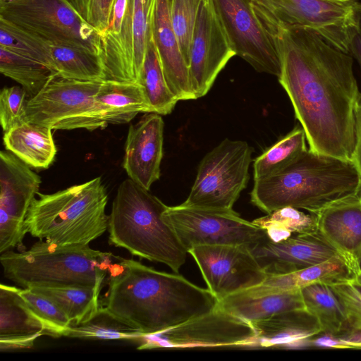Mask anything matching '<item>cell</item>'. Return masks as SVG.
<instances>
[{"instance_id": "cell-9", "label": "cell", "mask_w": 361, "mask_h": 361, "mask_svg": "<svg viewBox=\"0 0 361 361\" xmlns=\"http://www.w3.org/2000/svg\"><path fill=\"white\" fill-rule=\"evenodd\" d=\"M262 24L310 30L348 54L357 26L353 4L341 0H248Z\"/></svg>"}, {"instance_id": "cell-38", "label": "cell", "mask_w": 361, "mask_h": 361, "mask_svg": "<svg viewBox=\"0 0 361 361\" xmlns=\"http://www.w3.org/2000/svg\"><path fill=\"white\" fill-rule=\"evenodd\" d=\"M328 285L343 306L350 331L361 332V270Z\"/></svg>"}, {"instance_id": "cell-47", "label": "cell", "mask_w": 361, "mask_h": 361, "mask_svg": "<svg viewBox=\"0 0 361 361\" xmlns=\"http://www.w3.org/2000/svg\"><path fill=\"white\" fill-rule=\"evenodd\" d=\"M341 1H355L356 0H341Z\"/></svg>"}, {"instance_id": "cell-46", "label": "cell", "mask_w": 361, "mask_h": 361, "mask_svg": "<svg viewBox=\"0 0 361 361\" xmlns=\"http://www.w3.org/2000/svg\"><path fill=\"white\" fill-rule=\"evenodd\" d=\"M201 1H205V2H209V1H212V0H201Z\"/></svg>"}, {"instance_id": "cell-33", "label": "cell", "mask_w": 361, "mask_h": 361, "mask_svg": "<svg viewBox=\"0 0 361 361\" xmlns=\"http://www.w3.org/2000/svg\"><path fill=\"white\" fill-rule=\"evenodd\" d=\"M50 45L59 76L80 81L104 80V68L99 56L78 48Z\"/></svg>"}, {"instance_id": "cell-30", "label": "cell", "mask_w": 361, "mask_h": 361, "mask_svg": "<svg viewBox=\"0 0 361 361\" xmlns=\"http://www.w3.org/2000/svg\"><path fill=\"white\" fill-rule=\"evenodd\" d=\"M0 71L4 76L22 86L27 99L36 95L53 78L58 75L45 64L1 47Z\"/></svg>"}, {"instance_id": "cell-17", "label": "cell", "mask_w": 361, "mask_h": 361, "mask_svg": "<svg viewBox=\"0 0 361 361\" xmlns=\"http://www.w3.org/2000/svg\"><path fill=\"white\" fill-rule=\"evenodd\" d=\"M236 55L255 70L279 77L281 63L272 38L248 0H213Z\"/></svg>"}, {"instance_id": "cell-21", "label": "cell", "mask_w": 361, "mask_h": 361, "mask_svg": "<svg viewBox=\"0 0 361 361\" xmlns=\"http://www.w3.org/2000/svg\"><path fill=\"white\" fill-rule=\"evenodd\" d=\"M20 289L0 285V349L30 348L37 338L58 337L55 331L40 319L20 295Z\"/></svg>"}, {"instance_id": "cell-42", "label": "cell", "mask_w": 361, "mask_h": 361, "mask_svg": "<svg viewBox=\"0 0 361 361\" xmlns=\"http://www.w3.org/2000/svg\"><path fill=\"white\" fill-rule=\"evenodd\" d=\"M355 142L352 162L354 164L361 178V93L355 106Z\"/></svg>"}, {"instance_id": "cell-16", "label": "cell", "mask_w": 361, "mask_h": 361, "mask_svg": "<svg viewBox=\"0 0 361 361\" xmlns=\"http://www.w3.org/2000/svg\"><path fill=\"white\" fill-rule=\"evenodd\" d=\"M236 53L213 0L201 1L188 63L196 99L206 95L217 75Z\"/></svg>"}, {"instance_id": "cell-39", "label": "cell", "mask_w": 361, "mask_h": 361, "mask_svg": "<svg viewBox=\"0 0 361 361\" xmlns=\"http://www.w3.org/2000/svg\"><path fill=\"white\" fill-rule=\"evenodd\" d=\"M20 295L30 308L55 331L58 337L63 336L71 322L53 300L32 288H20Z\"/></svg>"}, {"instance_id": "cell-2", "label": "cell", "mask_w": 361, "mask_h": 361, "mask_svg": "<svg viewBox=\"0 0 361 361\" xmlns=\"http://www.w3.org/2000/svg\"><path fill=\"white\" fill-rule=\"evenodd\" d=\"M109 268L103 307L112 316L140 331L157 334L215 309L216 298L183 276L157 271L118 257Z\"/></svg>"}, {"instance_id": "cell-4", "label": "cell", "mask_w": 361, "mask_h": 361, "mask_svg": "<svg viewBox=\"0 0 361 361\" xmlns=\"http://www.w3.org/2000/svg\"><path fill=\"white\" fill-rule=\"evenodd\" d=\"M161 200L129 178L119 185L109 215V241L133 255L163 263L178 273L188 253L162 214Z\"/></svg>"}, {"instance_id": "cell-10", "label": "cell", "mask_w": 361, "mask_h": 361, "mask_svg": "<svg viewBox=\"0 0 361 361\" xmlns=\"http://www.w3.org/2000/svg\"><path fill=\"white\" fill-rule=\"evenodd\" d=\"M102 82L55 76L27 99L25 121L51 130H94L106 127L95 100Z\"/></svg>"}, {"instance_id": "cell-14", "label": "cell", "mask_w": 361, "mask_h": 361, "mask_svg": "<svg viewBox=\"0 0 361 361\" xmlns=\"http://www.w3.org/2000/svg\"><path fill=\"white\" fill-rule=\"evenodd\" d=\"M208 289L219 301L262 284L267 274L246 245H204L191 248Z\"/></svg>"}, {"instance_id": "cell-25", "label": "cell", "mask_w": 361, "mask_h": 361, "mask_svg": "<svg viewBox=\"0 0 361 361\" xmlns=\"http://www.w3.org/2000/svg\"><path fill=\"white\" fill-rule=\"evenodd\" d=\"M95 100L107 124L127 123L140 113H152L144 90L138 82L103 80Z\"/></svg>"}, {"instance_id": "cell-5", "label": "cell", "mask_w": 361, "mask_h": 361, "mask_svg": "<svg viewBox=\"0 0 361 361\" xmlns=\"http://www.w3.org/2000/svg\"><path fill=\"white\" fill-rule=\"evenodd\" d=\"M107 202L101 177L51 194L38 192L25 221L26 232L62 245H89L108 229Z\"/></svg>"}, {"instance_id": "cell-15", "label": "cell", "mask_w": 361, "mask_h": 361, "mask_svg": "<svg viewBox=\"0 0 361 361\" xmlns=\"http://www.w3.org/2000/svg\"><path fill=\"white\" fill-rule=\"evenodd\" d=\"M40 176L10 151L0 152V254L23 245L25 221Z\"/></svg>"}, {"instance_id": "cell-19", "label": "cell", "mask_w": 361, "mask_h": 361, "mask_svg": "<svg viewBox=\"0 0 361 361\" xmlns=\"http://www.w3.org/2000/svg\"><path fill=\"white\" fill-rule=\"evenodd\" d=\"M251 250L267 275L296 271L338 255L316 230L294 235L279 242L268 239Z\"/></svg>"}, {"instance_id": "cell-29", "label": "cell", "mask_w": 361, "mask_h": 361, "mask_svg": "<svg viewBox=\"0 0 361 361\" xmlns=\"http://www.w3.org/2000/svg\"><path fill=\"white\" fill-rule=\"evenodd\" d=\"M343 258L337 255L329 260L291 273L267 275L262 283L282 290L302 289L314 283H330L350 275Z\"/></svg>"}, {"instance_id": "cell-28", "label": "cell", "mask_w": 361, "mask_h": 361, "mask_svg": "<svg viewBox=\"0 0 361 361\" xmlns=\"http://www.w3.org/2000/svg\"><path fill=\"white\" fill-rule=\"evenodd\" d=\"M137 82L144 90L152 113L167 115L172 112L178 100L168 87L153 37L148 44Z\"/></svg>"}, {"instance_id": "cell-24", "label": "cell", "mask_w": 361, "mask_h": 361, "mask_svg": "<svg viewBox=\"0 0 361 361\" xmlns=\"http://www.w3.org/2000/svg\"><path fill=\"white\" fill-rule=\"evenodd\" d=\"M252 324L256 336L250 347H300L322 334L317 321L305 310L282 312Z\"/></svg>"}, {"instance_id": "cell-34", "label": "cell", "mask_w": 361, "mask_h": 361, "mask_svg": "<svg viewBox=\"0 0 361 361\" xmlns=\"http://www.w3.org/2000/svg\"><path fill=\"white\" fill-rule=\"evenodd\" d=\"M142 334L109 313L103 307L88 321L71 325L63 336L100 340L138 341Z\"/></svg>"}, {"instance_id": "cell-36", "label": "cell", "mask_w": 361, "mask_h": 361, "mask_svg": "<svg viewBox=\"0 0 361 361\" xmlns=\"http://www.w3.org/2000/svg\"><path fill=\"white\" fill-rule=\"evenodd\" d=\"M0 47L41 62L56 73L50 44L2 18Z\"/></svg>"}, {"instance_id": "cell-37", "label": "cell", "mask_w": 361, "mask_h": 361, "mask_svg": "<svg viewBox=\"0 0 361 361\" xmlns=\"http://www.w3.org/2000/svg\"><path fill=\"white\" fill-rule=\"evenodd\" d=\"M173 30L188 66L192 37L201 0H167Z\"/></svg>"}, {"instance_id": "cell-11", "label": "cell", "mask_w": 361, "mask_h": 361, "mask_svg": "<svg viewBox=\"0 0 361 361\" xmlns=\"http://www.w3.org/2000/svg\"><path fill=\"white\" fill-rule=\"evenodd\" d=\"M187 252L204 245H246L253 247L269 239L266 231L232 210L183 205L169 207L162 214Z\"/></svg>"}, {"instance_id": "cell-45", "label": "cell", "mask_w": 361, "mask_h": 361, "mask_svg": "<svg viewBox=\"0 0 361 361\" xmlns=\"http://www.w3.org/2000/svg\"><path fill=\"white\" fill-rule=\"evenodd\" d=\"M14 1V0H1L0 2H8V1Z\"/></svg>"}, {"instance_id": "cell-23", "label": "cell", "mask_w": 361, "mask_h": 361, "mask_svg": "<svg viewBox=\"0 0 361 361\" xmlns=\"http://www.w3.org/2000/svg\"><path fill=\"white\" fill-rule=\"evenodd\" d=\"M153 38L171 92L178 101L196 99L190 86L188 68L171 22L167 0H157Z\"/></svg>"}, {"instance_id": "cell-3", "label": "cell", "mask_w": 361, "mask_h": 361, "mask_svg": "<svg viewBox=\"0 0 361 361\" xmlns=\"http://www.w3.org/2000/svg\"><path fill=\"white\" fill-rule=\"evenodd\" d=\"M360 189L361 178L351 160L307 149L285 168L255 180L250 200L266 214L286 207L314 214Z\"/></svg>"}, {"instance_id": "cell-26", "label": "cell", "mask_w": 361, "mask_h": 361, "mask_svg": "<svg viewBox=\"0 0 361 361\" xmlns=\"http://www.w3.org/2000/svg\"><path fill=\"white\" fill-rule=\"evenodd\" d=\"M51 130L49 127L24 121L4 133V145L30 167L47 169L57 152Z\"/></svg>"}, {"instance_id": "cell-1", "label": "cell", "mask_w": 361, "mask_h": 361, "mask_svg": "<svg viewBox=\"0 0 361 361\" xmlns=\"http://www.w3.org/2000/svg\"><path fill=\"white\" fill-rule=\"evenodd\" d=\"M279 54V82L310 149L351 160L355 142V106L360 94L353 57L312 30L263 24Z\"/></svg>"}, {"instance_id": "cell-40", "label": "cell", "mask_w": 361, "mask_h": 361, "mask_svg": "<svg viewBox=\"0 0 361 361\" xmlns=\"http://www.w3.org/2000/svg\"><path fill=\"white\" fill-rule=\"evenodd\" d=\"M27 96L20 85L4 87L0 92V123L4 133L25 121Z\"/></svg>"}, {"instance_id": "cell-7", "label": "cell", "mask_w": 361, "mask_h": 361, "mask_svg": "<svg viewBox=\"0 0 361 361\" xmlns=\"http://www.w3.org/2000/svg\"><path fill=\"white\" fill-rule=\"evenodd\" d=\"M0 18L50 44L78 48L102 58L100 35L67 0L0 2Z\"/></svg>"}, {"instance_id": "cell-13", "label": "cell", "mask_w": 361, "mask_h": 361, "mask_svg": "<svg viewBox=\"0 0 361 361\" xmlns=\"http://www.w3.org/2000/svg\"><path fill=\"white\" fill-rule=\"evenodd\" d=\"M157 0H127L117 39L102 50L104 80L137 82L153 37Z\"/></svg>"}, {"instance_id": "cell-12", "label": "cell", "mask_w": 361, "mask_h": 361, "mask_svg": "<svg viewBox=\"0 0 361 361\" xmlns=\"http://www.w3.org/2000/svg\"><path fill=\"white\" fill-rule=\"evenodd\" d=\"M256 336L252 324L217 307L165 331L143 335L138 350L161 348L249 346Z\"/></svg>"}, {"instance_id": "cell-43", "label": "cell", "mask_w": 361, "mask_h": 361, "mask_svg": "<svg viewBox=\"0 0 361 361\" xmlns=\"http://www.w3.org/2000/svg\"><path fill=\"white\" fill-rule=\"evenodd\" d=\"M348 54L357 60L361 70V28L357 25L350 39Z\"/></svg>"}, {"instance_id": "cell-41", "label": "cell", "mask_w": 361, "mask_h": 361, "mask_svg": "<svg viewBox=\"0 0 361 361\" xmlns=\"http://www.w3.org/2000/svg\"><path fill=\"white\" fill-rule=\"evenodd\" d=\"M114 0H67L71 6L101 35L109 25Z\"/></svg>"}, {"instance_id": "cell-8", "label": "cell", "mask_w": 361, "mask_h": 361, "mask_svg": "<svg viewBox=\"0 0 361 361\" xmlns=\"http://www.w3.org/2000/svg\"><path fill=\"white\" fill-rule=\"evenodd\" d=\"M253 149L243 140L224 139L201 160L183 205L232 210L249 180Z\"/></svg>"}, {"instance_id": "cell-32", "label": "cell", "mask_w": 361, "mask_h": 361, "mask_svg": "<svg viewBox=\"0 0 361 361\" xmlns=\"http://www.w3.org/2000/svg\"><path fill=\"white\" fill-rule=\"evenodd\" d=\"M28 288H32L53 300L66 313L71 325L88 321L99 308V293L90 287L42 286Z\"/></svg>"}, {"instance_id": "cell-27", "label": "cell", "mask_w": 361, "mask_h": 361, "mask_svg": "<svg viewBox=\"0 0 361 361\" xmlns=\"http://www.w3.org/2000/svg\"><path fill=\"white\" fill-rule=\"evenodd\" d=\"M307 312L317 321L322 334L337 336L348 326L341 303L327 283H314L301 289Z\"/></svg>"}, {"instance_id": "cell-6", "label": "cell", "mask_w": 361, "mask_h": 361, "mask_svg": "<svg viewBox=\"0 0 361 361\" xmlns=\"http://www.w3.org/2000/svg\"><path fill=\"white\" fill-rule=\"evenodd\" d=\"M114 256L89 245L41 240L28 250L1 253L0 262L4 276L23 288L84 286L100 293Z\"/></svg>"}, {"instance_id": "cell-44", "label": "cell", "mask_w": 361, "mask_h": 361, "mask_svg": "<svg viewBox=\"0 0 361 361\" xmlns=\"http://www.w3.org/2000/svg\"><path fill=\"white\" fill-rule=\"evenodd\" d=\"M353 8L356 23L361 28V3L355 1L353 4Z\"/></svg>"}, {"instance_id": "cell-20", "label": "cell", "mask_w": 361, "mask_h": 361, "mask_svg": "<svg viewBox=\"0 0 361 361\" xmlns=\"http://www.w3.org/2000/svg\"><path fill=\"white\" fill-rule=\"evenodd\" d=\"M164 127L161 115L147 113L128 128L123 167L130 179L147 190L160 178Z\"/></svg>"}, {"instance_id": "cell-18", "label": "cell", "mask_w": 361, "mask_h": 361, "mask_svg": "<svg viewBox=\"0 0 361 361\" xmlns=\"http://www.w3.org/2000/svg\"><path fill=\"white\" fill-rule=\"evenodd\" d=\"M315 229L343 258L351 274L361 270V189L315 213Z\"/></svg>"}, {"instance_id": "cell-22", "label": "cell", "mask_w": 361, "mask_h": 361, "mask_svg": "<svg viewBox=\"0 0 361 361\" xmlns=\"http://www.w3.org/2000/svg\"><path fill=\"white\" fill-rule=\"evenodd\" d=\"M218 307L250 323L289 310H306L301 289L282 290L263 283L235 293Z\"/></svg>"}, {"instance_id": "cell-31", "label": "cell", "mask_w": 361, "mask_h": 361, "mask_svg": "<svg viewBox=\"0 0 361 361\" xmlns=\"http://www.w3.org/2000/svg\"><path fill=\"white\" fill-rule=\"evenodd\" d=\"M306 141L304 129L297 125L255 159L254 181L271 176L290 164L307 149Z\"/></svg>"}, {"instance_id": "cell-35", "label": "cell", "mask_w": 361, "mask_h": 361, "mask_svg": "<svg viewBox=\"0 0 361 361\" xmlns=\"http://www.w3.org/2000/svg\"><path fill=\"white\" fill-rule=\"evenodd\" d=\"M252 222L264 229L269 239L274 242L316 230L314 214L292 207L278 209Z\"/></svg>"}]
</instances>
